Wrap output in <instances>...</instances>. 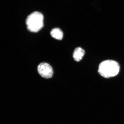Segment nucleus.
<instances>
[{
    "label": "nucleus",
    "instance_id": "obj_1",
    "mask_svg": "<svg viewBox=\"0 0 124 124\" xmlns=\"http://www.w3.org/2000/svg\"><path fill=\"white\" fill-rule=\"evenodd\" d=\"M120 70V65L117 62L108 60L103 61L100 63L98 72L102 77L108 78L117 75Z\"/></svg>",
    "mask_w": 124,
    "mask_h": 124
},
{
    "label": "nucleus",
    "instance_id": "obj_2",
    "mask_svg": "<svg viewBox=\"0 0 124 124\" xmlns=\"http://www.w3.org/2000/svg\"><path fill=\"white\" fill-rule=\"evenodd\" d=\"M44 17L42 14L35 12L28 16L26 20L28 30L32 32H36L43 27Z\"/></svg>",
    "mask_w": 124,
    "mask_h": 124
},
{
    "label": "nucleus",
    "instance_id": "obj_3",
    "mask_svg": "<svg viewBox=\"0 0 124 124\" xmlns=\"http://www.w3.org/2000/svg\"><path fill=\"white\" fill-rule=\"evenodd\" d=\"M38 70L39 74L44 78H51L53 74L52 68L50 65L46 63H42L38 66Z\"/></svg>",
    "mask_w": 124,
    "mask_h": 124
},
{
    "label": "nucleus",
    "instance_id": "obj_4",
    "mask_svg": "<svg viewBox=\"0 0 124 124\" xmlns=\"http://www.w3.org/2000/svg\"><path fill=\"white\" fill-rule=\"evenodd\" d=\"M85 53V50L81 48L77 47L74 51L73 57L76 61L79 62L83 58Z\"/></svg>",
    "mask_w": 124,
    "mask_h": 124
},
{
    "label": "nucleus",
    "instance_id": "obj_5",
    "mask_svg": "<svg viewBox=\"0 0 124 124\" xmlns=\"http://www.w3.org/2000/svg\"><path fill=\"white\" fill-rule=\"evenodd\" d=\"M50 34L53 38L58 40H61L63 37L62 31L58 28H55L51 31Z\"/></svg>",
    "mask_w": 124,
    "mask_h": 124
}]
</instances>
